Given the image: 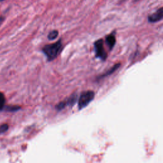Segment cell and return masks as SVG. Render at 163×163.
<instances>
[{
	"label": "cell",
	"mask_w": 163,
	"mask_h": 163,
	"mask_svg": "<svg viewBox=\"0 0 163 163\" xmlns=\"http://www.w3.org/2000/svg\"><path fill=\"white\" fill-rule=\"evenodd\" d=\"M63 48V44L61 40H59L58 42L49 44L43 47L42 49L43 53L45 54L49 61H53L57 56L60 54Z\"/></svg>",
	"instance_id": "obj_1"
},
{
	"label": "cell",
	"mask_w": 163,
	"mask_h": 163,
	"mask_svg": "<svg viewBox=\"0 0 163 163\" xmlns=\"http://www.w3.org/2000/svg\"><path fill=\"white\" fill-rule=\"evenodd\" d=\"M95 94L92 91H84L80 94L78 99V107L79 110H82L86 107L94 100Z\"/></svg>",
	"instance_id": "obj_2"
},
{
	"label": "cell",
	"mask_w": 163,
	"mask_h": 163,
	"mask_svg": "<svg viewBox=\"0 0 163 163\" xmlns=\"http://www.w3.org/2000/svg\"><path fill=\"white\" fill-rule=\"evenodd\" d=\"M94 45L96 57L103 61H105L107 58V53L103 46V40L102 39L96 40L94 43Z\"/></svg>",
	"instance_id": "obj_3"
},
{
	"label": "cell",
	"mask_w": 163,
	"mask_h": 163,
	"mask_svg": "<svg viewBox=\"0 0 163 163\" xmlns=\"http://www.w3.org/2000/svg\"><path fill=\"white\" fill-rule=\"evenodd\" d=\"M163 9L160 8L154 13L151 14L150 16L148 17V20L150 23H155L158 21H160L162 19L163 16Z\"/></svg>",
	"instance_id": "obj_4"
},
{
	"label": "cell",
	"mask_w": 163,
	"mask_h": 163,
	"mask_svg": "<svg viewBox=\"0 0 163 163\" xmlns=\"http://www.w3.org/2000/svg\"><path fill=\"white\" fill-rule=\"evenodd\" d=\"M106 43L107 44L108 47H109V49L110 50H112L116 43V38L115 35L114 34L108 35L106 37Z\"/></svg>",
	"instance_id": "obj_5"
},
{
	"label": "cell",
	"mask_w": 163,
	"mask_h": 163,
	"mask_svg": "<svg viewBox=\"0 0 163 163\" xmlns=\"http://www.w3.org/2000/svg\"><path fill=\"white\" fill-rule=\"evenodd\" d=\"M121 66V63H117V64H115L114 66H112V68H111L110 69H109L106 73H105L104 74H103V75L99 76V77H98V79H101V78H105L110 75H112V73H114L117 69L119 68V67Z\"/></svg>",
	"instance_id": "obj_6"
},
{
	"label": "cell",
	"mask_w": 163,
	"mask_h": 163,
	"mask_svg": "<svg viewBox=\"0 0 163 163\" xmlns=\"http://www.w3.org/2000/svg\"><path fill=\"white\" fill-rule=\"evenodd\" d=\"M77 101V94L75 93L72 94L70 97L68 99L66 100L65 101L66 103V106L72 107L75 104Z\"/></svg>",
	"instance_id": "obj_7"
},
{
	"label": "cell",
	"mask_w": 163,
	"mask_h": 163,
	"mask_svg": "<svg viewBox=\"0 0 163 163\" xmlns=\"http://www.w3.org/2000/svg\"><path fill=\"white\" fill-rule=\"evenodd\" d=\"M59 35V32L57 30H54L49 33L48 34V39L50 40H55Z\"/></svg>",
	"instance_id": "obj_8"
},
{
	"label": "cell",
	"mask_w": 163,
	"mask_h": 163,
	"mask_svg": "<svg viewBox=\"0 0 163 163\" xmlns=\"http://www.w3.org/2000/svg\"><path fill=\"white\" fill-rule=\"evenodd\" d=\"M20 109V107L18 106H8L5 107V110L9 112H16Z\"/></svg>",
	"instance_id": "obj_9"
},
{
	"label": "cell",
	"mask_w": 163,
	"mask_h": 163,
	"mask_svg": "<svg viewBox=\"0 0 163 163\" xmlns=\"http://www.w3.org/2000/svg\"><path fill=\"white\" fill-rule=\"evenodd\" d=\"M5 103V98L3 93L0 92V110H3Z\"/></svg>",
	"instance_id": "obj_10"
},
{
	"label": "cell",
	"mask_w": 163,
	"mask_h": 163,
	"mask_svg": "<svg viewBox=\"0 0 163 163\" xmlns=\"http://www.w3.org/2000/svg\"><path fill=\"white\" fill-rule=\"evenodd\" d=\"M66 107V103L65 101H61L56 106V108L58 110V111H61L62 110H63L65 107Z\"/></svg>",
	"instance_id": "obj_11"
},
{
	"label": "cell",
	"mask_w": 163,
	"mask_h": 163,
	"mask_svg": "<svg viewBox=\"0 0 163 163\" xmlns=\"http://www.w3.org/2000/svg\"><path fill=\"white\" fill-rule=\"evenodd\" d=\"M8 129H9L8 124H5L2 125L1 126H0V134H1V133L5 132V131L8 130Z\"/></svg>",
	"instance_id": "obj_12"
},
{
	"label": "cell",
	"mask_w": 163,
	"mask_h": 163,
	"mask_svg": "<svg viewBox=\"0 0 163 163\" xmlns=\"http://www.w3.org/2000/svg\"><path fill=\"white\" fill-rule=\"evenodd\" d=\"M5 17L3 16H0V26L2 25V24L3 23V21L5 20Z\"/></svg>",
	"instance_id": "obj_13"
},
{
	"label": "cell",
	"mask_w": 163,
	"mask_h": 163,
	"mask_svg": "<svg viewBox=\"0 0 163 163\" xmlns=\"http://www.w3.org/2000/svg\"><path fill=\"white\" fill-rule=\"evenodd\" d=\"M4 1H5V0H0V2H3Z\"/></svg>",
	"instance_id": "obj_14"
},
{
	"label": "cell",
	"mask_w": 163,
	"mask_h": 163,
	"mask_svg": "<svg viewBox=\"0 0 163 163\" xmlns=\"http://www.w3.org/2000/svg\"><path fill=\"white\" fill-rule=\"evenodd\" d=\"M136 1H137V0H136Z\"/></svg>",
	"instance_id": "obj_15"
}]
</instances>
